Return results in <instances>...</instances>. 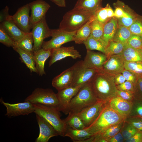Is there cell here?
<instances>
[{
    "label": "cell",
    "mask_w": 142,
    "mask_h": 142,
    "mask_svg": "<svg viewBox=\"0 0 142 142\" xmlns=\"http://www.w3.org/2000/svg\"><path fill=\"white\" fill-rule=\"evenodd\" d=\"M121 73L126 81L131 82L135 85L138 77L134 73L130 70L124 69L121 72Z\"/></svg>",
    "instance_id": "obj_47"
},
{
    "label": "cell",
    "mask_w": 142,
    "mask_h": 142,
    "mask_svg": "<svg viewBox=\"0 0 142 142\" xmlns=\"http://www.w3.org/2000/svg\"><path fill=\"white\" fill-rule=\"evenodd\" d=\"M36 114L45 119L54 128L59 135L64 137L67 126L64 120L60 118V111L56 108L38 104H33Z\"/></svg>",
    "instance_id": "obj_5"
},
{
    "label": "cell",
    "mask_w": 142,
    "mask_h": 142,
    "mask_svg": "<svg viewBox=\"0 0 142 142\" xmlns=\"http://www.w3.org/2000/svg\"><path fill=\"white\" fill-rule=\"evenodd\" d=\"M107 8V4L105 7H102L99 8L95 12L93 16V19L97 20L104 25L111 18L109 17Z\"/></svg>",
    "instance_id": "obj_38"
},
{
    "label": "cell",
    "mask_w": 142,
    "mask_h": 142,
    "mask_svg": "<svg viewBox=\"0 0 142 142\" xmlns=\"http://www.w3.org/2000/svg\"><path fill=\"white\" fill-rule=\"evenodd\" d=\"M125 142H142V132L138 131L128 139L125 141Z\"/></svg>",
    "instance_id": "obj_50"
},
{
    "label": "cell",
    "mask_w": 142,
    "mask_h": 142,
    "mask_svg": "<svg viewBox=\"0 0 142 142\" xmlns=\"http://www.w3.org/2000/svg\"></svg>",
    "instance_id": "obj_55"
},
{
    "label": "cell",
    "mask_w": 142,
    "mask_h": 142,
    "mask_svg": "<svg viewBox=\"0 0 142 142\" xmlns=\"http://www.w3.org/2000/svg\"><path fill=\"white\" fill-rule=\"evenodd\" d=\"M115 83L116 85L121 84L126 81L121 73L116 74L114 76Z\"/></svg>",
    "instance_id": "obj_52"
},
{
    "label": "cell",
    "mask_w": 142,
    "mask_h": 142,
    "mask_svg": "<svg viewBox=\"0 0 142 142\" xmlns=\"http://www.w3.org/2000/svg\"><path fill=\"white\" fill-rule=\"evenodd\" d=\"M81 87L70 86L58 90L56 94L59 105L58 110L67 114V110L73 97L77 94Z\"/></svg>",
    "instance_id": "obj_14"
},
{
    "label": "cell",
    "mask_w": 142,
    "mask_h": 142,
    "mask_svg": "<svg viewBox=\"0 0 142 142\" xmlns=\"http://www.w3.org/2000/svg\"><path fill=\"white\" fill-rule=\"evenodd\" d=\"M9 8L6 6L5 8L1 11L0 14V23L8 19L11 16L9 14Z\"/></svg>",
    "instance_id": "obj_49"
},
{
    "label": "cell",
    "mask_w": 142,
    "mask_h": 142,
    "mask_svg": "<svg viewBox=\"0 0 142 142\" xmlns=\"http://www.w3.org/2000/svg\"><path fill=\"white\" fill-rule=\"evenodd\" d=\"M134 99L142 100V78H138L135 85Z\"/></svg>",
    "instance_id": "obj_45"
},
{
    "label": "cell",
    "mask_w": 142,
    "mask_h": 142,
    "mask_svg": "<svg viewBox=\"0 0 142 142\" xmlns=\"http://www.w3.org/2000/svg\"><path fill=\"white\" fill-rule=\"evenodd\" d=\"M124 122L110 126L101 132L97 134L106 139L111 138L120 131Z\"/></svg>",
    "instance_id": "obj_35"
},
{
    "label": "cell",
    "mask_w": 142,
    "mask_h": 142,
    "mask_svg": "<svg viewBox=\"0 0 142 142\" xmlns=\"http://www.w3.org/2000/svg\"><path fill=\"white\" fill-rule=\"evenodd\" d=\"M30 9L29 4L27 3L19 8L14 14L12 16V18L15 23L26 33L30 32L32 27L29 15Z\"/></svg>",
    "instance_id": "obj_12"
},
{
    "label": "cell",
    "mask_w": 142,
    "mask_h": 142,
    "mask_svg": "<svg viewBox=\"0 0 142 142\" xmlns=\"http://www.w3.org/2000/svg\"><path fill=\"white\" fill-rule=\"evenodd\" d=\"M58 6L65 7L66 6L65 0H50Z\"/></svg>",
    "instance_id": "obj_53"
},
{
    "label": "cell",
    "mask_w": 142,
    "mask_h": 142,
    "mask_svg": "<svg viewBox=\"0 0 142 142\" xmlns=\"http://www.w3.org/2000/svg\"><path fill=\"white\" fill-rule=\"evenodd\" d=\"M32 33L34 40L33 52L42 48L44 40L51 37V29L47 23L45 17L41 21L33 26Z\"/></svg>",
    "instance_id": "obj_9"
},
{
    "label": "cell",
    "mask_w": 142,
    "mask_h": 142,
    "mask_svg": "<svg viewBox=\"0 0 142 142\" xmlns=\"http://www.w3.org/2000/svg\"><path fill=\"white\" fill-rule=\"evenodd\" d=\"M76 32L66 31L59 28L51 29L52 38L48 41H44L42 48L46 50H52L59 48L67 43L74 41Z\"/></svg>",
    "instance_id": "obj_7"
},
{
    "label": "cell",
    "mask_w": 142,
    "mask_h": 142,
    "mask_svg": "<svg viewBox=\"0 0 142 142\" xmlns=\"http://www.w3.org/2000/svg\"><path fill=\"white\" fill-rule=\"evenodd\" d=\"M93 135L87 130L78 129L67 127L64 137H69L74 142H86Z\"/></svg>",
    "instance_id": "obj_25"
},
{
    "label": "cell",
    "mask_w": 142,
    "mask_h": 142,
    "mask_svg": "<svg viewBox=\"0 0 142 142\" xmlns=\"http://www.w3.org/2000/svg\"><path fill=\"white\" fill-rule=\"evenodd\" d=\"M139 131L131 125L125 121L121 132L125 141L131 137Z\"/></svg>",
    "instance_id": "obj_39"
},
{
    "label": "cell",
    "mask_w": 142,
    "mask_h": 142,
    "mask_svg": "<svg viewBox=\"0 0 142 142\" xmlns=\"http://www.w3.org/2000/svg\"><path fill=\"white\" fill-rule=\"evenodd\" d=\"M125 44L112 40L105 49V54L107 59L111 56L122 53Z\"/></svg>",
    "instance_id": "obj_33"
},
{
    "label": "cell",
    "mask_w": 142,
    "mask_h": 142,
    "mask_svg": "<svg viewBox=\"0 0 142 142\" xmlns=\"http://www.w3.org/2000/svg\"><path fill=\"white\" fill-rule=\"evenodd\" d=\"M118 89L123 91H128L133 93L135 90V85L131 82L126 81L123 83L116 85Z\"/></svg>",
    "instance_id": "obj_46"
},
{
    "label": "cell",
    "mask_w": 142,
    "mask_h": 142,
    "mask_svg": "<svg viewBox=\"0 0 142 142\" xmlns=\"http://www.w3.org/2000/svg\"><path fill=\"white\" fill-rule=\"evenodd\" d=\"M94 14L81 8H73L64 14L59 28L67 32L76 31L88 21Z\"/></svg>",
    "instance_id": "obj_3"
},
{
    "label": "cell",
    "mask_w": 142,
    "mask_h": 142,
    "mask_svg": "<svg viewBox=\"0 0 142 142\" xmlns=\"http://www.w3.org/2000/svg\"><path fill=\"white\" fill-rule=\"evenodd\" d=\"M107 59L106 55L102 52L87 50L85 59L82 60V64L86 68L100 69Z\"/></svg>",
    "instance_id": "obj_18"
},
{
    "label": "cell",
    "mask_w": 142,
    "mask_h": 142,
    "mask_svg": "<svg viewBox=\"0 0 142 142\" xmlns=\"http://www.w3.org/2000/svg\"><path fill=\"white\" fill-rule=\"evenodd\" d=\"M125 121L127 122L139 131L142 132V118L138 116H128Z\"/></svg>",
    "instance_id": "obj_44"
},
{
    "label": "cell",
    "mask_w": 142,
    "mask_h": 142,
    "mask_svg": "<svg viewBox=\"0 0 142 142\" xmlns=\"http://www.w3.org/2000/svg\"><path fill=\"white\" fill-rule=\"evenodd\" d=\"M36 115L39 133L35 142H48L51 138L59 135L53 126L45 119L38 114Z\"/></svg>",
    "instance_id": "obj_16"
},
{
    "label": "cell",
    "mask_w": 142,
    "mask_h": 142,
    "mask_svg": "<svg viewBox=\"0 0 142 142\" xmlns=\"http://www.w3.org/2000/svg\"><path fill=\"white\" fill-rule=\"evenodd\" d=\"M102 0H77L74 8L84 9L95 14L102 7Z\"/></svg>",
    "instance_id": "obj_27"
},
{
    "label": "cell",
    "mask_w": 142,
    "mask_h": 142,
    "mask_svg": "<svg viewBox=\"0 0 142 142\" xmlns=\"http://www.w3.org/2000/svg\"><path fill=\"white\" fill-rule=\"evenodd\" d=\"M0 42L5 46L14 47L15 42L8 35L2 26L0 25Z\"/></svg>",
    "instance_id": "obj_41"
},
{
    "label": "cell",
    "mask_w": 142,
    "mask_h": 142,
    "mask_svg": "<svg viewBox=\"0 0 142 142\" xmlns=\"http://www.w3.org/2000/svg\"><path fill=\"white\" fill-rule=\"evenodd\" d=\"M98 100H108L116 95L118 89L114 77L101 69L98 71L90 82Z\"/></svg>",
    "instance_id": "obj_1"
},
{
    "label": "cell",
    "mask_w": 142,
    "mask_h": 142,
    "mask_svg": "<svg viewBox=\"0 0 142 142\" xmlns=\"http://www.w3.org/2000/svg\"><path fill=\"white\" fill-rule=\"evenodd\" d=\"M24 101H28L33 104L38 103L57 108L59 105L56 94L50 89L36 88Z\"/></svg>",
    "instance_id": "obj_6"
},
{
    "label": "cell",
    "mask_w": 142,
    "mask_h": 142,
    "mask_svg": "<svg viewBox=\"0 0 142 142\" xmlns=\"http://www.w3.org/2000/svg\"><path fill=\"white\" fill-rule=\"evenodd\" d=\"M52 50H45L42 48L33 52L36 68L38 74L40 76L45 74L44 70V65L47 59L50 57Z\"/></svg>",
    "instance_id": "obj_24"
},
{
    "label": "cell",
    "mask_w": 142,
    "mask_h": 142,
    "mask_svg": "<svg viewBox=\"0 0 142 142\" xmlns=\"http://www.w3.org/2000/svg\"><path fill=\"white\" fill-rule=\"evenodd\" d=\"M125 61L130 62H142V59L137 50L127 43L124 45L122 53Z\"/></svg>",
    "instance_id": "obj_30"
},
{
    "label": "cell",
    "mask_w": 142,
    "mask_h": 142,
    "mask_svg": "<svg viewBox=\"0 0 142 142\" xmlns=\"http://www.w3.org/2000/svg\"><path fill=\"white\" fill-rule=\"evenodd\" d=\"M108 142H123L124 140L120 131L113 136L108 139Z\"/></svg>",
    "instance_id": "obj_51"
},
{
    "label": "cell",
    "mask_w": 142,
    "mask_h": 142,
    "mask_svg": "<svg viewBox=\"0 0 142 142\" xmlns=\"http://www.w3.org/2000/svg\"><path fill=\"white\" fill-rule=\"evenodd\" d=\"M64 120L67 127L78 129H83L86 128L77 113H69Z\"/></svg>",
    "instance_id": "obj_31"
},
{
    "label": "cell",
    "mask_w": 142,
    "mask_h": 142,
    "mask_svg": "<svg viewBox=\"0 0 142 142\" xmlns=\"http://www.w3.org/2000/svg\"><path fill=\"white\" fill-rule=\"evenodd\" d=\"M83 44L85 45L87 50H96L105 54V48L103 44L99 40L94 38L91 34Z\"/></svg>",
    "instance_id": "obj_34"
},
{
    "label": "cell",
    "mask_w": 142,
    "mask_h": 142,
    "mask_svg": "<svg viewBox=\"0 0 142 142\" xmlns=\"http://www.w3.org/2000/svg\"><path fill=\"white\" fill-rule=\"evenodd\" d=\"M34 40L31 31L27 33L21 40L15 42L13 48H20L24 51L30 52H33V43Z\"/></svg>",
    "instance_id": "obj_29"
},
{
    "label": "cell",
    "mask_w": 142,
    "mask_h": 142,
    "mask_svg": "<svg viewBox=\"0 0 142 142\" xmlns=\"http://www.w3.org/2000/svg\"><path fill=\"white\" fill-rule=\"evenodd\" d=\"M93 18L91 23V35L95 39L99 40L103 34L104 25L97 20L94 19L93 17Z\"/></svg>",
    "instance_id": "obj_36"
},
{
    "label": "cell",
    "mask_w": 142,
    "mask_h": 142,
    "mask_svg": "<svg viewBox=\"0 0 142 142\" xmlns=\"http://www.w3.org/2000/svg\"><path fill=\"white\" fill-rule=\"evenodd\" d=\"M128 28L131 34L142 36V16L138 14L135 21Z\"/></svg>",
    "instance_id": "obj_40"
},
{
    "label": "cell",
    "mask_w": 142,
    "mask_h": 142,
    "mask_svg": "<svg viewBox=\"0 0 142 142\" xmlns=\"http://www.w3.org/2000/svg\"><path fill=\"white\" fill-rule=\"evenodd\" d=\"M129 45L136 49L142 48V36L131 34L127 43Z\"/></svg>",
    "instance_id": "obj_43"
},
{
    "label": "cell",
    "mask_w": 142,
    "mask_h": 142,
    "mask_svg": "<svg viewBox=\"0 0 142 142\" xmlns=\"http://www.w3.org/2000/svg\"><path fill=\"white\" fill-rule=\"evenodd\" d=\"M116 95L129 101L132 102L134 99L133 93L129 91H121L118 89Z\"/></svg>",
    "instance_id": "obj_48"
},
{
    "label": "cell",
    "mask_w": 142,
    "mask_h": 142,
    "mask_svg": "<svg viewBox=\"0 0 142 142\" xmlns=\"http://www.w3.org/2000/svg\"><path fill=\"white\" fill-rule=\"evenodd\" d=\"M0 102L6 108L7 112L5 115L9 118L28 115L34 112L35 110L33 104L28 101L12 104L6 103L1 99Z\"/></svg>",
    "instance_id": "obj_11"
},
{
    "label": "cell",
    "mask_w": 142,
    "mask_h": 142,
    "mask_svg": "<svg viewBox=\"0 0 142 142\" xmlns=\"http://www.w3.org/2000/svg\"><path fill=\"white\" fill-rule=\"evenodd\" d=\"M73 65L54 78L52 81V86L58 91L70 86L73 81Z\"/></svg>",
    "instance_id": "obj_20"
},
{
    "label": "cell",
    "mask_w": 142,
    "mask_h": 142,
    "mask_svg": "<svg viewBox=\"0 0 142 142\" xmlns=\"http://www.w3.org/2000/svg\"><path fill=\"white\" fill-rule=\"evenodd\" d=\"M108 100H98L93 104L77 113L86 128L89 126L95 120L107 105Z\"/></svg>",
    "instance_id": "obj_10"
},
{
    "label": "cell",
    "mask_w": 142,
    "mask_h": 142,
    "mask_svg": "<svg viewBox=\"0 0 142 142\" xmlns=\"http://www.w3.org/2000/svg\"><path fill=\"white\" fill-rule=\"evenodd\" d=\"M93 17L77 31L74 41L76 44H83L90 36L91 33V23L93 19Z\"/></svg>",
    "instance_id": "obj_28"
},
{
    "label": "cell",
    "mask_w": 142,
    "mask_h": 142,
    "mask_svg": "<svg viewBox=\"0 0 142 142\" xmlns=\"http://www.w3.org/2000/svg\"><path fill=\"white\" fill-rule=\"evenodd\" d=\"M124 68L134 73L138 78H142V62L125 61Z\"/></svg>",
    "instance_id": "obj_37"
},
{
    "label": "cell",
    "mask_w": 142,
    "mask_h": 142,
    "mask_svg": "<svg viewBox=\"0 0 142 142\" xmlns=\"http://www.w3.org/2000/svg\"><path fill=\"white\" fill-rule=\"evenodd\" d=\"M90 82L82 86L71 101L67 110L69 113H77L95 103L98 100Z\"/></svg>",
    "instance_id": "obj_4"
},
{
    "label": "cell",
    "mask_w": 142,
    "mask_h": 142,
    "mask_svg": "<svg viewBox=\"0 0 142 142\" xmlns=\"http://www.w3.org/2000/svg\"><path fill=\"white\" fill-rule=\"evenodd\" d=\"M118 26L117 19L114 17L111 18L104 25L103 34L99 41L105 49L112 40Z\"/></svg>",
    "instance_id": "obj_21"
},
{
    "label": "cell",
    "mask_w": 142,
    "mask_h": 142,
    "mask_svg": "<svg viewBox=\"0 0 142 142\" xmlns=\"http://www.w3.org/2000/svg\"><path fill=\"white\" fill-rule=\"evenodd\" d=\"M108 104L111 109L126 118L129 116L132 106V102L125 100L117 95L109 99Z\"/></svg>",
    "instance_id": "obj_19"
},
{
    "label": "cell",
    "mask_w": 142,
    "mask_h": 142,
    "mask_svg": "<svg viewBox=\"0 0 142 142\" xmlns=\"http://www.w3.org/2000/svg\"><path fill=\"white\" fill-rule=\"evenodd\" d=\"M0 23V25L15 42L21 40L27 33L22 31L16 25L12 18V16Z\"/></svg>",
    "instance_id": "obj_22"
},
{
    "label": "cell",
    "mask_w": 142,
    "mask_h": 142,
    "mask_svg": "<svg viewBox=\"0 0 142 142\" xmlns=\"http://www.w3.org/2000/svg\"><path fill=\"white\" fill-rule=\"evenodd\" d=\"M131 34L128 28L118 25L112 40L125 44Z\"/></svg>",
    "instance_id": "obj_32"
},
{
    "label": "cell",
    "mask_w": 142,
    "mask_h": 142,
    "mask_svg": "<svg viewBox=\"0 0 142 142\" xmlns=\"http://www.w3.org/2000/svg\"><path fill=\"white\" fill-rule=\"evenodd\" d=\"M73 66V78L71 86L73 87H81L90 82L98 71L96 69L84 67L82 64V60L78 61Z\"/></svg>",
    "instance_id": "obj_8"
},
{
    "label": "cell",
    "mask_w": 142,
    "mask_h": 142,
    "mask_svg": "<svg viewBox=\"0 0 142 142\" xmlns=\"http://www.w3.org/2000/svg\"><path fill=\"white\" fill-rule=\"evenodd\" d=\"M125 61L122 53L112 55L107 59L100 69L114 77L117 74L121 73L125 69Z\"/></svg>",
    "instance_id": "obj_13"
},
{
    "label": "cell",
    "mask_w": 142,
    "mask_h": 142,
    "mask_svg": "<svg viewBox=\"0 0 142 142\" xmlns=\"http://www.w3.org/2000/svg\"><path fill=\"white\" fill-rule=\"evenodd\" d=\"M79 52L75 49L74 46L60 47L52 50L50 59L49 63L50 67L58 61L67 57H70L75 59L81 57Z\"/></svg>",
    "instance_id": "obj_17"
},
{
    "label": "cell",
    "mask_w": 142,
    "mask_h": 142,
    "mask_svg": "<svg viewBox=\"0 0 142 142\" xmlns=\"http://www.w3.org/2000/svg\"><path fill=\"white\" fill-rule=\"evenodd\" d=\"M13 48L19 54L21 61L25 64L31 73L34 72L38 73L36 66L33 52H27L19 48Z\"/></svg>",
    "instance_id": "obj_26"
},
{
    "label": "cell",
    "mask_w": 142,
    "mask_h": 142,
    "mask_svg": "<svg viewBox=\"0 0 142 142\" xmlns=\"http://www.w3.org/2000/svg\"><path fill=\"white\" fill-rule=\"evenodd\" d=\"M132 106L128 116H138L142 117V100L134 99Z\"/></svg>",
    "instance_id": "obj_42"
},
{
    "label": "cell",
    "mask_w": 142,
    "mask_h": 142,
    "mask_svg": "<svg viewBox=\"0 0 142 142\" xmlns=\"http://www.w3.org/2000/svg\"><path fill=\"white\" fill-rule=\"evenodd\" d=\"M126 118L110 108L107 103L93 122L84 129L94 135L101 132L110 126L125 121Z\"/></svg>",
    "instance_id": "obj_2"
},
{
    "label": "cell",
    "mask_w": 142,
    "mask_h": 142,
    "mask_svg": "<svg viewBox=\"0 0 142 142\" xmlns=\"http://www.w3.org/2000/svg\"><path fill=\"white\" fill-rule=\"evenodd\" d=\"M118 1L123 10V14L121 18L116 19L118 24L129 28L135 21L139 14L123 2Z\"/></svg>",
    "instance_id": "obj_23"
},
{
    "label": "cell",
    "mask_w": 142,
    "mask_h": 142,
    "mask_svg": "<svg viewBox=\"0 0 142 142\" xmlns=\"http://www.w3.org/2000/svg\"><path fill=\"white\" fill-rule=\"evenodd\" d=\"M31 10L30 21L32 26L41 21L50 8V5L43 0H37L29 3Z\"/></svg>",
    "instance_id": "obj_15"
},
{
    "label": "cell",
    "mask_w": 142,
    "mask_h": 142,
    "mask_svg": "<svg viewBox=\"0 0 142 142\" xmlns=\"http://www.w3.org/2000/svg\"><path fill=\"white\" fill-rule=\"evenodd\" d=\"M137 49L139 53L140 56L142 59V48Z\"/></svg>",
    "instance_id": "obj_54"
}]
</instances>
